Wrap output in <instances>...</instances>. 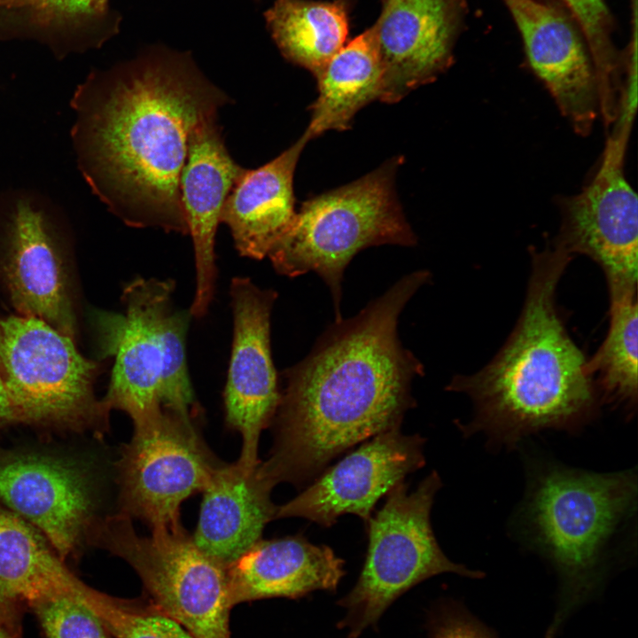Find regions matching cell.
Returning <instances> with one entry per match:
<instances>
[{
    "mask_svg": "<svg viewBox=\"0 0 638 638\" xmlns=\"http://www.w3.org/2000/svg\"><path fill=\"white\" fill-rule=\"evenodd\" d=\"M79 162L92 191L126 225L188 234L179 181L188 137L230 102L189 51L153 45L80 88Z\"/></svg>",
    "mask_w": 638,
    "mask_h": 638,
    "instance_id": "6da1fadb",
    "label": "cell"
},
{
    "mask_svg": "<svg viewBox=\"0 0 638 638\" xmlns=\"http://www.w3.org/2000/svg\"><path fill=\"white\" fill-rule=\"evenodd\" d=\"M430 277L426 270L403 276L354 317L335 321L303 361L283 372L273 446L257 467L270 486H307L339 455L401 427L416 405L411 385L424 368L398 338L399 316Z\"/></svg>",
    "mask_w": 638,
    "mask_h": 638,
    "instance_id": "7a4b0ae2",
    "label": "cell"
},
{
    "mask_svg": "<svg viewBox=\"0 0 638 638\" xmlns=\"http://www.w3.org/2000/svg\"><path fill=\"white\" fill-rule=\"evenodd\" d=\"M532 251L524 306L503 346L483 369L455 376L447 386L472 401L471 420L459 424L463 435L483 432L490 444L509 449L544 429L580 430L595 417L600 402L587 361L556 304L572 256L554 244Z\"/></svg>",
    "mask_w": 638,
    "mask_h": 638,
    "instance_id": "3957f363",
    "label": "cell"
},
{
    "mask_svg": "<svg viewBox=\"0 0 638 638\" xmlns=\"http://www.w3.org/2000/svg\"><path fill=\"white\" fill-rule=\"evenodd\" d=\"M636 495V475L630 470L595 473L554 463L531 470L525 530L561 580L552 635L601 584L606 548L634 510Z\"/></svg>",
    "mask_w": 638,
    "mask_h": 638,
    "instance_id": "277c9868",
    "label": "cell"
},
{
    "mask_svg": "<svg viewBox=\"0 0 638 638\" xmlns=\"http://www.w3.org/2000/svg\"><path fill=\"white\" fill-rule=\"evenodd\" d=\"M398 163L387 162L353 183L305 201L268 255L281 275H319L331 292L335 321L342 319L343 273L358 252L373 245L410 246L416 242L394 191Z\"/></svg>",
    "mask_w": 638,
    "mask_h": 638,
    "instance_id": "5b68a950",
    "label": "cell"
},
{
    "mask_svg": "<svg viewBox=\"0 0 638 638\" xmlns=\"http://www.w3.org/2000/svg\"><path fill=\"white\" fill-rule=\"evenodd\" d=\"M441 486L435 471L412 492L402 481L365 523L368 549L362 570L353 589L338 602L346 609L338 627L347 628L346 638H359L398 597L431 577L445 572L483 576L450 561L437 542L430 516Z\"/></svg>",
    "mask_w": 638,
    "mask_h": 638,
    "instance_id": "8992f818",
    "label": "cell"
},
{
    "mask_svg": "<svg viewBox=\"0 0 638 638\" xmlns=\"http://www.w3.org/2000/svg\"><path fill=\"white\" fill-rule=\"evenodd\" d=\"M94 545L125 560L141 579L151 606L191 638H230L227 566L201 550L182 525L142 536L119 512L101 519Z\"/></svg>",
    "mask_w": 638,
    "mask_h": 638,
    "instance_id": "52a82bcc",
    "label": "cell"
},
{
    "mask_svg": "<svg viewBox=\"0 0 638 638\" xmlns=\"http://www.w3.org/2000/svg\"><path fill=\"white\" fill-rule=\"evenodd\" d=\"M32 316H0V378L17 421L99 434L109 410L94 394L98 365Z\"/></svg>",
    "mask_w": 638,
    "mask_h": 638,
    "instance_id": "ba28073f",
    "label": "cell"
},
{
    "mask_svg": "<svg viewBox=\"0 0 638 638\" xmlns=\"http://www.w3.org/2000/svg\"><path fill=\"white\" fill-rule=\"evenodd\" d=\"M635 105L628 103L613 124L591 181L580 192L559 199L561 223L554 244L597 263L610 299L637 291V196L624 171Z\"/></svg>",
    "mask_w": 638,
    "mask_h": 638,
    "instance_id": "9c48e42d",
    "label": "cell"
},
{
    "mask_svg": "<svg viewBox=\"0 0 638 638\" xmlns=\"http://www.w3.org/2000/svg\"><path fill=\"white\" fill-rule=\"evenodd\" d=\"M198 416L164 410L157 421L134 428L115 463L120 513L151 529L181 525L183 502L203 492L223 463L206 446Z\"/></svg>",
    "mask_w": 638,
    "mask_h": 638,
    "instance_id": "30bf717a",
    "label": "cell"
},
{
    "mask_svg": "<svg viewBox=\"0 0 638 638\" xmlns=\"http://www.w3.org/2000/svg\"><path fill=\"white\" fill-rule=\"evenodd\" d=\"M230 294L233 338L224 388L225 421L242 437L237 462L255 469L261 433L272 424L281 391L270 346V321L276 292L248 277H234Z\"/></svg>",
    "mask_w": 638,
    "mask_h": 638,
    "instance_id": "8fae6325",
    "label": "cell"
},
{
    "mask_svg": "<svg viewBox=\"0 0 638 638\" xmlns=\"http://www.w3.org/2000/svg\"><path fill=\"white\" fill-rule=\"evenodd\" d=\"M424 441L419 434H403L400 427L373 436L276 506L275 518L302 517L329 527L354 514L366 523L380 498L424 465Z\"/></svg>",
    "mask_w": 638,
    "mask_h": 638,
    "instance_id": "7c38bea8",
    "label": "cell"
},
{
    "mask_svg": "<svg viewBox=\"0 0 638 638\" xmlns=\"http://www.w3.org/2000/svg\"><path fill=\"white\" fill-rule=\"evenodd\" d=\"M175 285L172 279L136 278L123 291L124 313L103 318L105 350L114 357V365L102 401L109 411L128 414L134 428L157 421L164 412L159 322Z\"/></svg>",
    "mask_w": 638,
    "mask_h": 638,
    "instance_id": "4fadbf2b",
    "label": "cell"
},
{
    "mask_svg": "<svg viewBox=\"0 0 638 638\" xmlns=\"http://www.w3.org/2000/svg\"><path fill=\"white\" fill-rule=\"evenodd\" d=\"M0 502L38 530L63 560L89 541L97 518L86 472L40 453L0 451Z\"/></svg>",
    "mask_w": 638,
    "mask_h": 638,
    "instance_id": "5bb4252c",
    "label": "cell"
},
{
    "mask_svg": "<svg viewBox=\"0 0 638 638\" xmlns=\"http://www.w3.org/2000/svg\"><path fill=\"white\" fill-rule=\"evenodd\" d=\"M522 35L530 66L580 136L600 116L593 61L572 18L545 0H504Z\"/></svg>",
    "mask_w": 638,
    "mask_h": 638,
    "instance_id": "9a60e30c",
    "label": "cell"
},
{
    "mask_svg": "<svg viewBox=\"0 0 638 638\" xmlns=\"http://www.w3.org/2000/svg\"><path fill=\"white\" fill-rule=\"evenodd\" d=\"M456 0H382L372 27L383 68L379 100L396 103L451 62Z\"/></svg>",
    "mask_w": 638,
    "mask_h": 638,
    "instance_id": "2e32d148",
    "label": "cell"
},
{
    "mask_svg": "<svg viewBox=\"0 0 638 638\" xmlns=\"http://www.w3.org/2000/svg\"><path fill=\"white\" fill-rule=\"evenodd\" d=\"M218 115L203 119L188 137L179 189L193 243L196 288L190 313L204 316L213 300L216 265L214 244L223 204L244 167L230 154Z\"/></svg>",
    "mask_w": 638,
    "mask_h": 638,
    "instance_id": "e0dca14e",
    "label": "cell"
},
{
    "mask_svg": "<svg viewBox=\"0 0 638 638\" xmlns=\"http://www.w3.org/2000/svg\"><path fill=\"white\" fill-rule=\"evenodd\" d=\"M344 575V560L331 548L311 543L302 533L261 539L227 565L232 607L264 598L334 591Z\"/></svg>",
    "mask_w": 638,
    "mask_h": 638,
    "instance_id": "ac0fdd59",
    "label": "cell"
},
{
    "mask_svg": "<svg viewBox=\"0 0 638 638\" xmlns=\"http://www.w3.org/2000/svg\"><path fill=\"white\" fill-rule=\"evenodd\" d=\"M304 133L274 160L244 168L223 204L220 222L225 223L241 256L261 260L291 228L294 210L293 175L308 141Z\"/></svg>",
    "mask_w": 638,
    "mask_h": 638,
    "instance_id": "d6986e66",
    "label": "cell"
},
{
    "mask_svg": "<svg viewBox=\"0 0 638 638\" xmlns=\"http://www.w3.org/2000/svg\"><path fill=\"white\" fill-rule=\"evenodd\" d=\"M4 272L12 305L20 315L39 318L74 338L76 322L60 259L42 214L28 202L20 201L16 207Z\"/></svg>",
    "mask_w": 638,
    "mask_h": 638,
    "instance_id": "ffe728a7",
    "label": "cell"
},
{
    "mask_svg": "<svg viewBox=\"0 0 638 638\" xmlns=\"http://www.w3.org/2000/svg\"><path fill=\"white\" fill-rule=\"evenodd\" d=\"M273 487L237 461L222 463L204 489L193 540L198 547L229 565L261 539L276 516Z\"/></svg>",
    "mask_w": 638,
    "mask_h": 638,
    "instance_id": "44dd1931",
    "label": "cell"
},
{
    "mask_svg": "<svg viewBox=\"0 0 638 638\" xmlns=\"http://www.w3.org/2000/svg\"><path fill=\"white\" fill-rule=\"evenodd\" d=\"M82 583L38 530L0 507V626L19 638L23 604L75 593Z\"/></svg>",
    "mask_w": 638,
    "mask_h": 638,
    "instance_id": "7402d4cb",
    "label": "cell"
},
{
    "mask_svg": "<svg viewBox=\"0 0 638 638\" xmlns=\"http://www.w3.org/2000/svg\"><path fill=\"white\" fill-rule=\"evenodd\" d=\"M383 68L372 27L344 45L326 64L305 131L308 139L347 129L358 111L379 99Z\"/></svg>",
    "mask_w": 638,
    "mask_h": 638,
    "instance_id": "603a6c76",
    "label": "cell"
},
{
    "mask_svg": "<svg viewBox=\"0 0 638 638\" xmlns=\"http://www.w3.org/2000/svg\"><path fill=\"white\" fill-rule=\"evenodd\" d=\"M264 16L282 54L315 77L345 45L348 21L342 1L276 0Z\"/></svg>",
    "mask_w": 638,
    "mask_h": 638,
    "instance_id": "cb8c5ba5",
    "label": "cell"
},
{
    "mask_svg": "<svg viewBox=\"0 0 638 638\" xmlns=\"http://www.w3.org/2000/svg\"><path fill=\"white\" fill-rule=\"evenodd\" d=\"M610 325L587 370L599 401L623 409L629 417L637 408V293L610 299Z\"/></svg>",
    "mask_w": 638,
    "mask_h": 638,
    "instance_id": "d4e9b609",
    "label": "cell"
},
{
    "mask_svg": "<svg viewBox=\"0 0 638 638\" xmlns=\"http://www.w3.org/2000/svg\"><path fill=\"white\" fill-rule=\"evenodd\" d=\"M580 27L595 70L600 115L605 121L619 113L627 94L628 80L611 41L612 22L603 0H564Z\"/></svg>",
    "mask_w": 638,
    "mask_h": 638,
    "instance_id": "484cf974",
    "label": "cell"
},
{
    "mask_svg": "<svg viewBox=\"0 0 638 638\" xmlns=\"http://www.w3.org/2000/svg\"><path fill=\"white\" fill-rule=\"evenodd\" d=\"M191 316L190 311L175 310L170 302L159 322L163 357L161 405L164 410L180 415L199 413L186 360V333Z\"/></svg>",
    "mask_w": 638,
    "mask_h": 638,
    "instance_id": "4316f807",
    "label": "cell"
},
{
    "mask_svg": "<svg viewBox=\"0 0 638 638\" xmlns=\"http://www.w3.org/2000/svg\"><path fill=\"white\" fill-rule=\"evenodd\" d=\"M80 595L113 638H191L176 621L151 605L140 607L86 584Z\"/></svg>",
    "mask_w": 638,
    "mask_h": 638,
    "instance_id": "83f0119b",
    "label": "cell"
},
{
    "mask_svg": "<svg viewBox=\"0 0 638 638\" xmlns=\"http://www.w3.org/2000/svg\"><path fill=\"white\" fill-rule=\"evenodd\" d=\"M82 585L75 593L45 596L28 605L47 638H107L103 623L80 595Z\"/></svg>",
    "mask_w": 638,
    "mask_h": 638,
    "instance_id": "f1b7e54d",
    "label": "cell"
},
{
    "mask_svg": "<svg viewBox=\"0 0 638 638\" xmlns=\"http://www.w3.org/2000/svg\"><path fill=\"white\" fill-rule=\"evenodd\" d=\"M0 7H27L42 23L96 14L92 0H0Z\"/></svg>",
    "mask_w": 638,
    "mask_h": 638,
    "instance_id": "f546056e",
    "label": "cell"
},
{
    "mask_svg": "<svg viewBox=\"0 0 638 638\" xmlns=\"http://www.w3.org/2000/svg\"><path fill=\"white\" fill-rule=\"evenodd\" d=\"M432 638H495L481 623L463 611L445 608L434 616Z\"/></svg>",
    "mask_w": 638,
    "mask_h": 638,
    "instance_id": "4dcf8cb0",
    "label": "cell"
},
{
    "mask_svg": "<svg viewBox=\"0 0 638 638\" xmlns=\"http://www.w3.org/2000/svg\"><path fill=\"white\" fill-rule=\"evenodd\" d=\"M16 421L17 418L9 400L7 392L0 378V428L11 422Z\"/></svg>",
    "mask_w": 638,
    "mask_h": 638,
    "instance_id": "1f68e13d",
    "label": "cell"
},
{
    "mask_svg": "<svg viewBox=\"0 0 638 638\" xmlns=\"http://www.w3.org/2000/svg\"><path fill=\"white\" fill-rule=\"evenodd\" d=\"M108 0H92V8L96 14H104Z\"/></svg>",
    "mask_w": 638,
    "mask_h": 638,
    "instance_id": "d6a6232c",
    "label": "cell"
},
{
    "mask_svg": "<svg viewBox=\"0 0 638 638\" xmlns=\"http://www.w3.org/2000/svg\"><path fill=\"white\" fill-rule=\"evenodd\" d=\"M0 638H14L9 632L0 626Z\"/></svg>",
    "mask_w": 638,
    "mask_h": 638,
    "instance_id": "836d02e7",
    "label": "cell"
}]
</instances>
